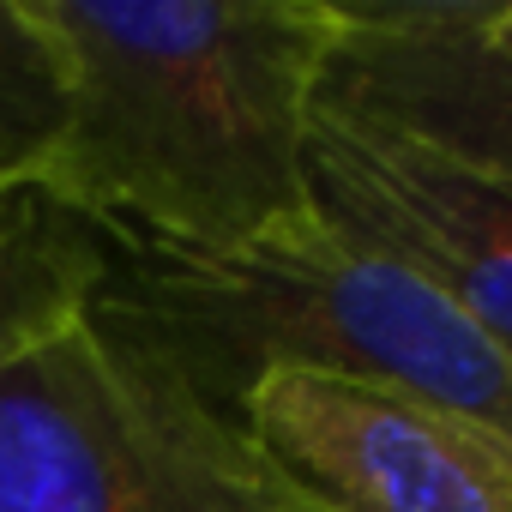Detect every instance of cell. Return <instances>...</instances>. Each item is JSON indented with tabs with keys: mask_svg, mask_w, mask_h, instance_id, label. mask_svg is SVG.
<instances>
[{
	"mask_svg": "<svg viewBox=\"0 0 512 512\" xmlns=\"http://www.w3.org/2000/svg\"><path fill=\"white\" fill-rule=\"evenodd\" d=\"M332 13L338 43L314 103L512 193V55L488 37L494 0H332Z\"/></svg>",
	"mask_w": 512,
	"mask_h": 512,
	"instance_id": "cell-6",
	"label": "cell"
},
{
	"mask_svg": "<svg viewBox=\"0 0 512 512\" xmlns=\"http://www.w3.org/2000/svg\"><path fill=\"white\" fill-rule=\"evenodd\" d=\"M61 67L37 175L121 247L229 253L302 211L332 0H25Z\"/></svg>",
	"mask_w": 512,
	"mask_h": 512,
	"instance_id": "cell-1",
	"label": "cell"
},
{
	"mask_svg": "<svg viewBox=\"0 0 512 512\" xmlns=\"http://www.w3.org/2000/svg\"><path fill=\"white\" fill-rule=\"evenodd\" d=\"M308 181L320 211L392 253L512 362V193L320 103L308 121Z\"/></svg>",
	"mask_w": 512,
	"mask_h": 512,
	"instance_id": "cell-5",
	"label": "cell"
},
{
	"mask_svg": "<svg viewBox=\"0 0 512 512\" xmlns=\"http://www.w3.org/2000/svg\"><path fill=\"white\" fill-rule=\"evenodd\" d=\"M235 422L332 512H512V434L404 386L272 368Z\"/></svg>",
	"mask_w": 512,
	"mask_h": 512,
	"instance_id": "cell-4",
	"label": "cell"
},
{
	"mask_svg": "<svg viewBox=\"0 0 512 512\" xmlns=\"http://www.w3.org/2000/svg\"><path fill=\"white\" fill-rule=\"evenodd\" d=\"M109 235L43 187H0V362L85 320Z\"/></svg>",
	"mask_w": 512,
	"mask_h": 512,
	"instance_id": "cell-7",
	"label": "cell"
},
{
	"mask_svg": "<svg viewBox=\"0 0 512 512\" xmlns=\"http://www.w3.org/2000/svg\"><path fill=\"white\" fill-rule=\"evenodd\" d=\"M85 314L223 416L260 374L308 368L404 386L512 434V362L320 199L229 253L109 241Z\"/></svg>",
	"mask_w": 512,
	"mask_h": 512,
	"instance_id": "cell-2",
	"label": "cell"
},
{
	"mask_svg": "<svg viewBox=\"0 0 512 512\" xmlns=\"http://www.w3.org/2000/svg\"><path fill=\"white\" fill-rule=\"evenodd\" d=\"M61 67L25 0H0V187H37L61 139Z\"/></svg>",
	"mask_w": 512,
	"mask_h": 512,
	"instance_id": "cell-8",
	"label": "cell"
},
{
	"mask_svg": "<svg viewBox=\"0 0 512 512\" xmlns=\"http://www.w3.org/2000/svg\"><path fill=\"white\" fill-rule=\"evenodd\" d=\"M260 512H332V506L314 500V494H302V488H290L284 500H272V506H260Z\"/></svg>",
	"mask_w": 512,
	"mask_h": 512,
	"instance_id": "cell-10",
	"label": "cell"
},
{
	"mask_svg": "<svg viewBox=\"0 0 512 512\" xmlns=\"http://www.w3.org/2000/svg\"><path fill=\"white\" fill-rule=\"evenodd\" d=\"M290 488L235 416L91 314L0 362V512H260Z\"/></svg>",
	"mask_w": 512,
	"mask_h": 512,
	"instance_id": "cell-3",
	"label": "cell"
},
{
	"mask_svg": "<svg viewBox=\"0 0 512 512\" xmlns=\"http://www.w3.org/2000/svg\"><path fill=\"white\" fill-rule=\"evenodd\" d=\"M488 37L512 55V0H494V13H488Z\"/></svg>",
	"mask_w": 512,
	"mask_h": 512,
	"instance_id": "cell-9",
	"label": "cell"
}]
</instances>
